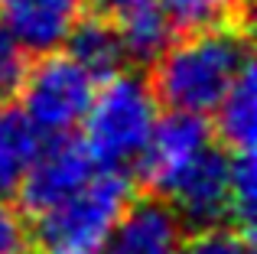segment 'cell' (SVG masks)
<instances>
[{
	"instance_id": "cell-1",
	"label": "cell",
	"mask_w": 257,
	"mask_h": 254,
	"mask_svg": "<svg viewBox=\"0 0 257 254\" xmlns=\"http://www.w3.org/2000/svg\"><path fill=\"white\" fill-rule=\"evenodd\" d=\"M247 62L251 36L241 26L186 33L153 62L150 88L170 111L212 114Z\"/></svg>"
},
{
	"instance_id": "cell-2",
	"label": "cell",
	"mask_w": 257,
	"mask_h": 254,
	"mask_svg": "<svg viewBox=\"0 0 257 254\" xmlns=\"http://www.w3.org/2000/svg\"><path fill=\"white\" fill-rule=\"evenodd\" d=\"M160 117V101L150 88V78L137 72H117L101 88L85 111V150L101 170H124L137 166L147 140Z\"/></svg>"
},
{
	"instance_id": "cell-3",
	"label": "cell",
	"mask_w": 257,
	"mask_h": 254,
	"mask_svg": "<svg viewBox=\"0 0 257 254\" xmlns=\"http://www.w3.org/2000/svg\"><path fill=\"white\" fill-rule=\"evenodd\" d=\"M131 199L134 179L124 170H98L72 196L33 215L30 238L39 254H91L107 244Z\"/></svg>"
},
{
	"instance_id": "cell-4",
	"label": "cell",
	"mask_w": 257,
	"mask_h": 254,
	"mask_svg": "<svg viewBox=\"0 0 257 254\" xmlns=\"http://www.w3.org/2000/svg\"><path fill=\"white\" fill-rule=\"evenodd\" d=\"M91 75L62 52H43L36 62H30L20 85V111L33 121L43 137H62L72 134L85 121V111L94 98Z\"/></svg>"
},
{
	"instance_id": "cell-5",
	"label": "cell",
	"mask_w": 257,
	"mask_h": 254,
	"mask_svg": "<svg viewBox=\"0 0 257 254\" xmlns=\"http://www.w3.org/2000/svg\"><path fill=\"white\" fill-rule=\"evenodd\" d=\"M91 173H94V160L88 157L82 140H75L72 134L49 137V144L43 140L33 166L26 170V176L17 186L20 215L33 218L39 212L52 209L65 196H72L82 183H88Z\"/></svg>"
},
{
	"instance_id": "cell-6",
	"label": "cell",
	"mask_w": 257,
	"mask_h": 254,
	"mask_svg": "<svg viewBox=\"0 0 257 254\" xmlns=\"http://www.w3.org/2000/svg\"><path fill=\"white\" fill-rule=\"evenodd\" d=\"M215 131L205 121V114L189 111H170L166 117H157L150 140L137 160V179L150 196H163L170 183L212 144Z\"/></svg>"
},
{
	"instance_id": "cell-7",
	"label": "cell",
	"mask_w": 257,
	"mask_h": 254,
	"mask_svg": "<svg viewBox=\"0 0 257 254\" xmlns=\"http://www.w3.org/2000/svg\"><path fill=\"white\" fill-rule=\"evenodd\" d=\"M160 199L173 205L182 225L192 231L215 228L231 218V202H228V153L208 144L186 170L170 183V189Z\"/></svg>"
},
{
	"instance_id": "cell-8",
	"label": "cell",
	"mask_w": 257,
	"mask_h": 254,
	"mask_svg": "<svg viewBox=\"0 0 257 254\" xmlns=\"http://www.w3.org/2000/svg\"><path fill=\"white\" fill-rule=\"evenodd\" d=\"M88 10V0H0V30L33 56L56 52L72 26Z\"/></svg>"
},
{
	"instance_id": "cell-9",
	"label": "cell",
	"mask_w": 257,
	"mask_h": 254,
	"mask_svg": "<svg viewBox=\"0 0 257 254\" xmlns=\"http://www.w3.org/2000/svg\"><path fill=\"white\" fill-rule=\"evenodd\" d=\"M88 10L111 20L127 62L153 65L173 43V23L160 0H88Z\"/></svg>"
},
{
	"instance_id": "cell-10",
	"label": "cell",
	"mask_w": 257,
	"mask_h": 254,
	"mask_svg": "<svg viewBox=\"0 0 257 254\" xmlns=\"http://www.w3.org/2000/svg\"><path fill=\"white\" fill-rule=\"evenodd\" d=\"M182 228L186 225L179 222V215L166 199H131V205L120 212L107 238L111 241L107 254H176L182 244Z\"/></svg>"
},
{
	"instance_id": "cell-11",
	"label": "cell",
	"mask_w": 257,
	"mask_h": 254,
	"mask_svg": "<svg viewBox=\"0 0 257 254\" xmlns=\"http://www.w3.org/2000/svg\"><path fill=\"white\" fill-rule=\"evenodd\" d=\"M62 46H65V56L75 59L94 82H107L111 75L124 72L127 52L120 46L117 30L111 26L107 17H101L94 10L82 13V20L72 26V33L65 36Z\"/></svg>"
},
{
	"instance_id": "cell-12",
	"label": "cell",
	"mask_w": 257,
	"mask_h": 254,
	"mask_svg": "<svg viewBox=\"0 0 257 254\" xmlns=\"http://www.w3.org/2000/svg\"><path fill=\"white\" fill-rule=\"evenodd\" d=\"M43 140L46 137L20 108H13V104L0 108V196L17 192L20 179L33 166Z\"/></svg>"
},
{
	"instance_id": "cell-13",
	"label": "cell",
	"mask_w": 257,
	"mask_h": 254,
	"mask_svg": "<svg viewBox=\"0 0 257 254\" xmlns=\"http://www.w3.org/2000/svg\"><path fill=\"white\" fill-rule=\"evenodd\" d=\"M254 127H257V85H254V62H247L215 108V131L231 150H254Z\"/></svg>"
},
{
	"instance_id": "cell-14",
	"label": "cell",
	"mask_w": 257,
	"mask_h": 254,
	"mask_svg": "<svg viewBox=\"0 0 257 254\" xmlns=\"http://www.w3.org/2000/svg\"><path fill=\"white\" fill-rule=\"evenodd\" d=\"M173 23V33H199L218 26L247 30L251 0H160Z\"/></svg>"
},
{
	"instance_id": "cell-15",
	"label": "cell",
	"mask_w": 257,
	"mask_h": 254,
	"mask_svg": "<svg viewBox=\"0 0 257 254\" xmlns=\"http://www.w3.org/2000/svg\"><path fill=\"white\" fill-rule=\"evenodd\" d=\"M228 202H231V222L241 235L254 238V209H257V170L254 150L228 153Z\"/></svg>"
},
{
	"instance_id": "cell-16",
	"label": "cell",
	"mask_w": 257,
	"mask_h": 254,
	"mask_svg": "<svg viewBox=\"0 0 257 254\" xmlns=\"http://www.w3.org/2000/svg\"><path fill=\"white\" fill-rule=\"evenodd\" d=\"M254 241L241 235L238 228L215 225V228H199L192 238H182L176 254H251Z\"/></svg>"
},
{
	"instance_id": "cell-17",
	"label": "cell",
	"mask_w": 257,
	"mask_h": 254,
	"mask_svg": "<svg viewBox=\"0 0 257 254\" xmlns=\"http://www.w3.org/2000/svg\"><path fill=\"white\" fill-rule=\"evenodd\" d=\"M30 69V52L17 46L4 30H0V104L10 101L23 85V75Z\"/></svg>"
},
{
	"instance_id": "cell-18",
	"label": "cell",
	"mask_w": 257,
	"mask_h": 254,
	"mask_svg": "<svg viewBox=\"0 0 257 254\" xmlns=\"http://www.w3.org/2000/svg\"><path fill=\"white\" fill-rule=\"evenodd\" d=\"M26 244V225L17 205L0 196V254H17Z\"/></svg>"
},
{
	"instance_id": "cell-19",
	"label": "cell",
	"mask_w": 257,
	"mask_h": 254,
	"mask_svg": "<svg viewBox=\"0 0 257 254\" xmlns=\"http://www.w3.org/2000/svg\"><path fill=\"white\" fill-rule=\"evenodd\" d=\"M17 254H39V251H17Z\"/></svg>"
},
{
	"instance_id": "cell-20",
	"label": "cell",
	"mask_w": 257,
	"mask_h": 254,
	"mask_svg": "<svg viewBox=\"0 0 257 254\" xmlns=\"http://www.w3.org/2000/svg\"><path fill=\"white\" fill-rule=\"evenodd\" d=\"M91 254H107V251H101V248H98V251H91Z\"/></svg>"
}]
</instances>
